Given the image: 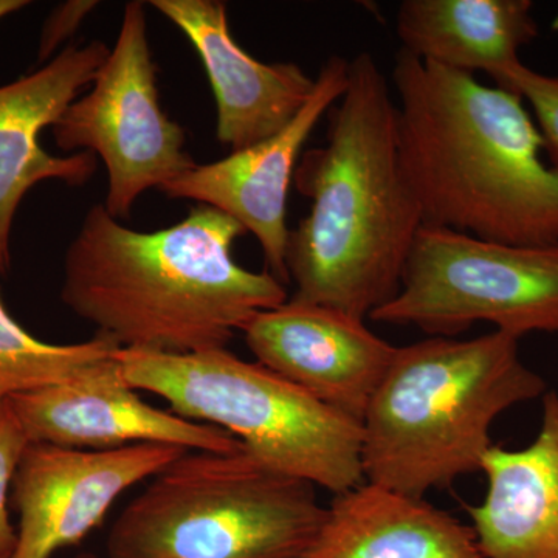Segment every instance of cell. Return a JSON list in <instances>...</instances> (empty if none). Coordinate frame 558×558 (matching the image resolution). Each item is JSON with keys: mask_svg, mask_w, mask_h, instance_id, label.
<instances>
[{"mask_svg": "<svg viewBox=\"0 0 558 558\" xmlns=\"http://www.w3.org/2000/svg\"><path fill=\"white\" fill-rule=\"evenodd\" d=\"M245 233L208 205L156 231L128 229L94 205L65 253L62 303L123 349L227 348L253 315L288 301L274 275L234 260V242Z\"/></svg>", "mask_w": 558, "mask_h": 558, "instance_id": "cell-1", "label": "cell"}, {"mask_svg": "<svg viewBox=\"0 0 558 558\" xmlns=\"http://www.w3.org/2000/svg\"><path fill=\"white\" fill-rule=\"evenodd\" d=\"M391 81L400 165L424 226L558 244V170L519 95L403 50Z\"/></svg>", "mask_w": 558, "mask_h": 558, "instance_id": "cell-2", "label": "cell"}, {"mask_svg": "<svg viewBox=\"0 0 558 558\" xmlns=\"http://www.w3.org/2000/svg\"><path fill=\"white\" fill-rule=\"evenodd\" d=\"M325 145L301 154L293 182L311 211L289 231L292 300L371 317L398 295L422 223L402 171L391 83L366 51L329 109Z\"/></svg>", "mask_w": 558, "mask_h": 558, "instance_id": "cell-3", "label": "cell"}, {"mask_svg": "<svg viewBox=\"0 0 558 558\" xmlns=\"http://www.w3.org/2000/svg\"><path fill=\"white\" fill-rule=\"evenodd\" d=\"M519 341L494 330L396 349L362 421L365 481L424 498L478 472L499 414L545 395V380L521 362Z\"/></svg>", "mask_w": 558, "mask_h": 558, "instance_id": "cell-4", "label": "cell"}, {"mask_svg": "<svg viewBox=\"0 0 558 558\" xmlns=\"http://www.w3.org/2000/svg\"><path fill=\"white\" fill-rule=\"evenodd\" d=\"M244 446L186 451L121 512L108 558H300L326 508Z\"/></svg>", "mask_w": 558, "mask_h": 558, "instance_id": "cell-5", "label": "cell"}, {"mask_svg": "<svg viewBox=\"0 0 558 558\" xmlns=\"http://www.w3.org/2000/svg\"><path fill=\"white\" fill-rule=\"evenodd\" d=\"M121 376L180 417L230 433L267 468L339 495L365 483L362 424L227 348L194 354L121 349Z\"/></svg>", "mask_w": 558, "mask_h": 558, "instance_id": "cell-6", "label": "cell"}, {"mask_svg": "<svg viewBox=\"0 0 558 558\" xmlns=\"http://www.w3.org/2000/svg\"><path fill=\"white\" fill-rule=\"evenodd\" d=\"M369 318L433 337L476 323L517 339L558 333V244L510 245L422 226L398 295Z\"/></svg>", "mask_w": 558, "mask_h": 558, "instance_id": "cell-7", "label": "cell"}, {"mask_svg": "<svg viewBox=\"0 0 558 558\" xmlns=\"http://www.w3.org/2000/svg\"><path fill=\"white\" fill-rule=\"evenodd\" d=\"M150 53L145 3L128 2L116 46L90 90L76 98L51 126L62 150L86 149L108 171L105 208L130 218L145 191L161 189L196 167L186 132L163 112Z\"/></svg>", "mask_w": 558, "mask_h": 558, "instance_id": "cell-8", "label": "cell"}, {"mask_svg": "<svg viewBox=\"0 0 558 558\" xmlns=\"http://www.w3.org/2000/svg\"><path fill=\"white\" fill-rule=\"evenodd\" d=\"M185 449L138 444L116 450H75L31 442L14 475L20 513L11 558H51L100 526L124 490L154 478Z\"/></svg>", "mask_w": 558, "mask_h": 558, "instance_id": "cell-9", "label": "cell"}, {"mask_svg": "<svg viewBox=\"0 0 558 558\" xmlns=\"http://www.w3.org/2000/svg\"><path fill=\"white\" fill-rule=\"evenodd\" d=\"M348 70L349 60L332 54L319 69L311 100L284 130L226 159L196 165L160 189L171 199L196 201L238 220L258 240L267 271L282 284L290 281L286 266L290 183L304 143L347 89Z\"/></svg>", "mask_w": 558, "mask_h": 558, "instance_id": "cell-10", "label": "cell"}, {"mask_svg": "<svg viewBox=\"0 0 558 558\" xmlns=\"http://www.w3.org/2000/svg\"><path fill=\"white\" fill-rule=\"evenodd\" d=\"M241 332L256 362L359 424L398 349L363 318L296 300L258 312Z\"/></svg>", "mask_w": 558, "mask_h": 558, "instance_id": "cell-11", "label": "cell"}, {"mask_svg": "<svg viewBox=\"0 0 558 558\" xmlns=\"http://www.w3.org/2000/svg\"><path fill=\"white\" fill-rule=\"evenodd\" d=\"M117 355L76 379L11 396L28 440L75 450L138 444L190 451L241 449L240 440L223 429L148 405L121 376Z\"/></svg>", "mask_w": 558, "mask_h": 558, "instance_id": "cell-12", "label": "cell"}, {"mask_svg": "<svg viewBox=\"0 0 558 558\" xmlns=\"http://www.w3.org/2000/svg\"><path fill=\"white\" fill-rule=\"evenodd\" d=\"M101 40L69 46L43 69L0 86V274L11 266V230L25 194L47 180L83 186L97 171V157L47 153L39 135L90 86L109 54Z\"/></svg>", "mask_w": 558, "mask_h": 558, "instance_id": "cell-13", "label": "cell"}, {"mask_svg": "<svg viewBox=\"0 0 558 558\" xmlns=\"http://www.w3.org/2000/svg\"><path fill=\"white\" fill-rule=\"evenodd\" d=\"M193 44L218 108L216 135L231 153L277 135L311 100L317 80L299 64L255 60L231 36L227 5L218 0H153Z\"/></svg>", "mask_w": 558, "mask_h": 558, "instance_id": "cell-14", "label": "cell"}, {"mask_svg": "<svg viewBox=\"0 0 558 558\" xmlns=\"http://www.w3.org/2000/svg\"><path fill=\"white\" fill-rule=\"evenodd\" d=\"M487 494L469 506L483 558H558V391L545 392L542 427L526 449L492 446L481 462Z\"/></svg>", "mask_w": 558, "mask_h": 558, "instance_id": "cell-15", "label": "cell"}, {"mask_svg": "<svg viewBox=\"0 0 558 558\" xmlns=\"http://www.w3.org/2000/svg\"><path fill=\"white\" fill-rule=\"evenodd\" d=\"M300 558H483L475 531L429 505L377 484L336 495Z\"/></svg>", "mask_w": 558, "mask_h": 558, "instance_id": "cell-16", "label": "cell"}, {"mask_svg": "<svg viewBox=\"0 0 558 558\" xmlns=\"http://www.w3.org/2000/svg\"><path fill=\"white\" fill-rule=\"evenodd\" d=\"M529 0H403L396 31L403 51L457 72H483L498 83L520 64L538 24Z\"/></svg>", "mask_w": 558, "mask_h": 558, "instance_id": "cell-17", "label": "cell"}, {"mask_svg": "<svg viewBox=\"0 0 558 558\" xmlns=\"http://www.w3.org/2000/svg\"><path fill=\"white\" fill-rule=\"evenodd\" d=\"M121 349L101 333L75 344L36 339L11 317L0 299V398L76 379L116 357Z\"/></svg>", "mask_w": 558, "mask_h": 558, "instance_id": "cell-18", "label": "cell"}, {"mask_svg": "<svg viewBox=\"0 0 558 558\" xmlns=\"http://www.w3.org/2000/svg\"><path fill=\"white\" fill-rule=\"evenodd\" d=\"M497 87L513 92L531 106L550 165L558 170V75H543L520 62L498 81Z\"/></svg>", "mask_w": 558, "mask_h": 558, "instance_id": "cell-19", "label": "cell"}, {"mask_svg": "<svg viewBox=\"0 0 558 558\" xmlns=\"http://www.w3.org/2000/svg\"><path fill=\"white\" fill-rule=\"evenodd\" d=\"M28 440L9 399L0 398V558L13 557L17 529L10 520L9 497Z\"/></svg>", "mask_w": 558, "mask_h": 558, "instance_id": "cell-20", "label": "cell"}, {"mask_svg": "<svg viewBox=\"0 0 558 558\" xmlns=\"http://www.w3.org/2000/svg\"><path fill=\"white\" fill-rule=\"evenodd\" d=\"M97 7L98 2L94 0H69L51 11L40 32L38 61L53 60L61 44L78 31L80 25Z\"/></svg>", "mask_w": 558, "mask_h": 558, "instance_id": "cell-21", "label": "cell"}, {"mask_svg": "<svg viewBox=\"0 0 558 558\" xmlns=\"http://www.w3.org/2000/svg\"><path fill=\"white\" fill-rule=\"evenodd\" d=\"M31 5L27 0H0V21L3 17L10 16V14L17 13V11L25 9Z\"/></svg>", "mask_w": 558, "mask_h": 558, "instance_id": "cell-22", "label": "cell"}, {"mask_svg": "<svg viewBox=\"0 0 558 558\" xmlns=\"http://www.w3.org/2000/svg\"><path fill=\"white\" fill-rule=\"evenodd\" d=\"M76 558H101V557L95 556V554H81V556H78ZM106 558H108V557H106Z\"/></svg>", "mask_w": 558, "mask_h": 558, "instance_id": "cell-23", "label": "cell"}]
</instances>
